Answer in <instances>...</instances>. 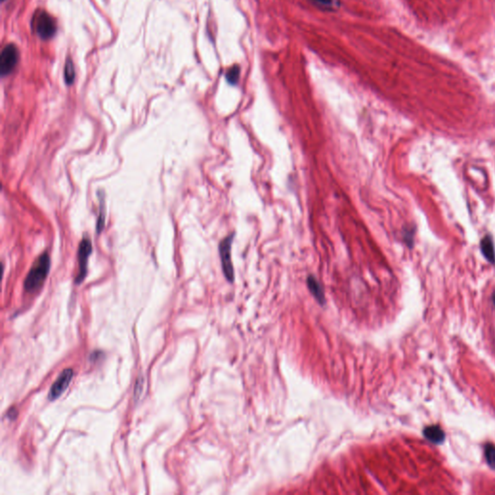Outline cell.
Segmentation results:
<instances>
[{
    "mask_svg": "<svg viewBox=\"0 0 495 495\" xmlns=\"http://www.w3.org/2000/svg\"><path fill=\"white\" fill-rule=\"evenodd\" d=\"M92 253V244L90 239L84 237L79 243L77 250V261H78V273H77L76 284H81L87 275V265L89 256Z\"/></svg>",
    "mask_w": 495,
    "mask_h": 495,
    "instance_id": "277c9868",
    "label": "cell"
},
{
    "mask_svg": "<svg viewBox=\"0 0 495 495\" xmlns=\"http://www.w3.org/2000/svg\"><path fill=\"white\" fill-rule=\"evenodd\" d=\"M312 1L321 7H331L333 4V0H312Z\"/></svg>",
    "mask_w": 495,
    "mask_h": 495,
    "instance_id": "5bb4252c",
    "label": "cell"
},
{
    "mask_svg": "<svg viewBox=\"0 0 495 495\" xmlns=\"http://www.w3.org/2000/svg\"><path fill=\"white\" fill-rule=\"evenodd\" d=\"M307 285L313 297L318 300L320 305H323L325 303V295L319 280L314 276H308L307 279Z\"/></svg>",
    "mask_w": 495,
    "mask_h": 495,
    "instance_id": "ba28073f",
    "label": "cell"
},
{
    "mask_svg": "<svg viewBox=\"0 0 495 495\" xmlns=\"http://www.w3.org/2000/svg\"><path fill=\"white\" fill-rule=\"evenodd\" d=\"M3 1H4V0H3Z\"/></svg>",
    "mask_w": 495,
    "mask_h": 495,
    "instance_id": "ac0fdd59",
    "label": "cell"
},
{
    "mask_svg": "<svg viewBox=\"0 0 495 495\" xmlns=\"http://www.w3.org/2000/svg\"><path fill=\"white\" fill-rule=\"evenodd\" d=\"M75 79V68L71 59L67 60L65 66V80L67 84H72Z\"/></svg>",
    "mask_w": 495,
    "mask_h": 495,
    "instance_id": "7c38bea8",
    "label": "cell"
},
{
    "mask_svg": "<svg viewBox=\"0 0 495 495\" xmlns=\"http://www.w3.org/2000/svg\"><path fill=\"white\" fill-rule=\"evenodd\" d=\"M51 269L50 254L44 252L42 253L35 264L30 269L24 281V289L27 292H34L38 290L44 284Z\"/></svg>",
    "mask_w": 495,
    "mask_h": 495,
    "instance_id": "6da1fadb",
    "label": "cell"
},
{
    "mask_svg": "<svg viewBox=\"0 0 495 495\" xmlns=\"http://www.w3.org/2000/svg\"><path fill=\"white\" fill-rule=\"evenodd\" d=\"M492 302H493V304H494L495 306V292L493 293V294H492Z\"/></svg>",
    "mask_w": 495,
    "mask_h": 495,
    "instance_id": "e0dca14e",
    "label": "cell"
},
{
    "mask_svg": "<svg viewBox=\"0 0 495 495\" xmlns=\"http://www.w3.org/2000/svg\"><path fill=\"white\" fill-rule=\"evenodd\" d=\"M233 239H234V233L227 236L223 240L220 241L219 245V253H220L222 273L230 283L234 282V270L231 260V247H232Z\"/></svg>",
    "mask_w": 495,
    "mask_h": 495,
    "instance_id": "7a4b0ae2",
    "label": "cell"
},
{
    "mask_svg": "<svg viewBox=\"0 0 495 495\" xmlns=\"http://www.w3.org/2000/svg\"><path fill=\"white\" fill-rule=\"evenodd\" d=\"M481 249H482V252L484 253L485 258L490 263H494V246H493V242H492V239H491L490 236H487L486 235L484 239L482 240V242H481Z\"/></svg>",
    "mask_w": 495,
    "mask_h": 495,
    "instance_id": "9c48e42d",
    "label": "cell"
},
{
    "mask_svg": "<svg viewBox=\"0 0 495 495\" xmlns=\"http://www.w3.org/2000/svg\"><path fill=\"white\" fill-rule=\"evenodd\" d=\"M16 416H17V412H16V410H15V409H11V410L9 411L8 417H9V418L15 419L16 418Z\"/></svg>",
    "mask_w": 495,
    "mask_h": 495,
    "instance_id": "2e32d148",
    "label": "cell"
},
{
    "mask_svg": "<svg viewBox=\"0 0 495 495\" xmlns=\"http://www.w3.org/2000/svg\"><path fill=\"white\" fill-rule=\"evenodd\" d=\"M19 60V52L14 44H7L0 56V71L2 76L10 74Z\"/></svg>",
    "mask_w": 495,
    "mask_h": 495,
    "instance_id": "5b68a950",
    "label": "cell"
},
{
    "mask_svg": "<svg viewBox=\"0 0 495 495\" xmlns=\"http://www.w3.org/2000/svg\"><path fill=\"white\" fill-rule=\"evenodd\" d=\"M423 434L426 439L433 444H441L446 438L444 430L439 426H429L425 428Z\"/></svg>",
    "mask_w": 495,
    "mask_h": 495,
    "instance_id": "52a82bcc",
    "label": "cell"
},
{
    "mask_svg": "<svg viewBox=\"0 0 495 495\" xmlns=\"http://www.w3.org/2000/svg\"><path fill=\"white\" fill-rule=\"evenodd\" d=\"M239 73H240V71H239L238 67H233L229 70V72L227 74V79L232 85L237 83L238 78H239Z\"/></svg>",
    "mask_w": 495,
    "mask_h": 495,
    "instance_id": "4fadbf2b",
    "label": "cell"
},
{
    "mask_svg": "<svg viewBox=\"0 0 495 495\" xmlns=\"http://www.w3.org/2000/svg\"><path fill=\"white\" fill-rule=\"evenodd\" d=\"M100 210L99 217L97 220L96 231L97 234H100L105 228V220H106V205H105V194L104 192H99Z\"/></svg>",
    "mask_w": 495,
    "mask_h": 495,
    "instance_id": "30bf717a",
    "label": "cell"
},
{
    "mask_svg": "<svg viewBox=\"0 0 495 495\" xmlns=\"http://www.w3.org/2000/svg\"><path fill=\"white\" fill-rule=\"evenodd\" d=\"M403 238H404V240H406V242H407V245H409V246H410V245H412V243H413V241H412V239H413V234H412V232H411V231H408V230L404 231V233H403Z\"/></svg>",
    "mask_w": 495,
    "mask_h": 495,
    "instance_id": "9a60e30c",
    "label": "cell"
},
{
    "mask_svg": "<svg viewBox=\"0 0 495 495\" xmlns=\"http://www.w3.org/2000/svg\"><path fill=\"white\" fill-rule=\"evenodd\" d=\"M484 456L488 466L495 470V446L493 444H486L484 447Z\"/></svg>",
    "mask_w": 495,
    "mask_h": 495,
    "instance_id": "8fae6325",
    "label": "cell"
},
{
    "mask_svg": "<svg viewBox=\"0 0 495 495\" xmlns=\"http://www.w3.org/2000/svg\"><path fill=\"white\" fill-rule=\"evenodd\" d=\"M32 25L35 31L42 39L52 38L56 31L55 20L47 12H37L34 15Z\"/></svg>",
    "mask_w": 495,
    "mask_h": 495,
    "instance_id": "3957f363",
    "label": "cell"
},
{
    "mask_svg": "<svg viewBox=\"0 0 495 495\" xmlns=\"http://www.w3.org/2000/svg\"><path fill=\"white\" fill-rule=\"evenodd\" d=\"M73 376H74V373L72 369H66L65 371H63L62 374L58 376L56 381L52 386L49 393V399L53 401L60 397L61 395L66 391L68 386L70 385Z\"/></svg>",
    "mask_w": 495,
    "mask_h": 495,
    "instance_id": "8992f818",
    "label": "cell"
}]
</instances>
